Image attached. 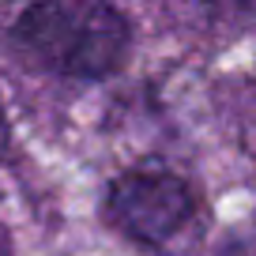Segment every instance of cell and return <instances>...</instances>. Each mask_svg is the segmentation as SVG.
I'll use <instances>...</instances> for the list:
<instances>
[{
	"instance_id": "6da1fadb",
	"label": "cell",
	"mask_w": 256,
	"mask_h": 256,
	"mask_svg": "<svg viewBox=\"0 0 256 256\" xmlns=\"http://www.w3.org/2000/svg\"><path fill=\"white\" fill-rule=\"evenodd\" d=\"M16 42L56 76L102 80L124 64L132 30L128 19L94 0H49L34 4L12 26Z\"/></svg>"
},
{
	"instance_id": "7a4b0ae2",
	"label": "cell",
	"mask_w": 256,
	"mask_h": 256,
	"mask_svg": "<svg viewBox=\"0 0 256 256\" xmlns=\"http://www.w3.org/2000/svg\"><path fill=\"white\" fill-rule=\"evenodd\" d=\"M110 222L140 245H166L196 218V196L188 181L170 170H128L113 181Z\"/></svg>"
},
{
	"instance_id": "3957f363",
	"label": "cell",
	"mask_w": 256,
	"mask_h": 256,
	"mask_svg": "<svg viewBox=\"0 0 256 256\" xmlns=\"http://www.w3.org/2000/svg\"><path fill=\"white\" fill-rule=\"evenodd\" d=\"M230 256H256V238L252 241H241L238 248H230Z\"/></svg>"
},
{
	"instance_id": "277c9868",
	"label": "cell",
	"mask_w": 256,
	"mask_h": 256,
	"mask_svg": "<svg viewBox=\"0 0 256 256\" xmlns=\"http://www.w3.org/2000/svg\"><path fill=\"white\" fill-rule=\"evenodd\" d=\"M4 132H8V128H4V110H0V140H4Z\"/></svg>"
}]
</instances>
